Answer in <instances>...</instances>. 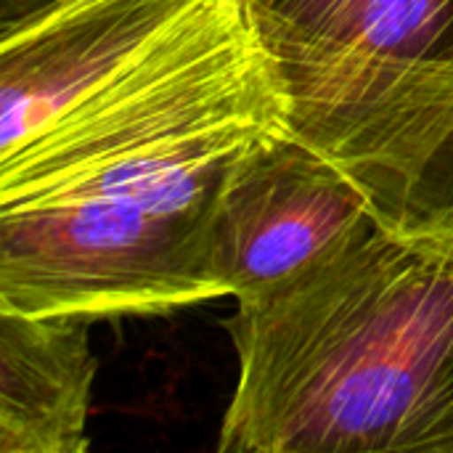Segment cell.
I'll list each match as a JSON object with an SVG mask.
<instances>
[{
    "label": "cell",
    "mask_w": 453,
    "mask_h": 453,
    "mask_svg": "<svg viewBox=\"0 0 453 453\" xmlns=\"http://www.w3.org/2000/svg\"><path fill=\"white\" fill-rule=\"evenodd\" d=\"M289 114L409 72L453 69V0H244Z\"/></svg>",
    "instance_id": "277c9868"
},
{
    "label": "cell",
    "mask_w": 453,
    "mask_h": 453,
    "mask_svg": "<svg viewBox=\"0 0 453 453\" xmlns=\"http://www.w3.org/2000/svg\"><path fill=\"white\" fill-rule=\"evenodd\" d=\"M194 0H61L0 32V154L90 90Z\"/></svg>",
    "instance_id": "5b68a950"
},
{
    "label": "cell",
    "mask_w": 453,
    "mask_h": 453,
    "mask_svg": "<svg viewBox=\"0 0 453 453\" xmlns=\"http://www.w3.org/2000/svg\"><path fill=\"white\" fill-rule=\"evenodd\" d=\"M287 127V96L244 0H194L0 154V311L96 321L218 300L207 234L220 188Z\"/></svg>",
    "instance_id": "6da1fadb"
},
{
    "label": "cell",
    "mask_w": 453,
    "mask_h": 453,
    "mask_svg": "<svg viewBox=\"0 0 453 453\" xmlns=\"http://www.w3.org/2000/svg\"><path fill=\"white\" fill-rule=\"evenodd\" d=\"M80 313L0 311V453H82L98 361Z\"/></svg>",
    "instance_id": "8992f818"
},
{
    "label": "cell",
    "mask_w": 453,
    "mask_h": 453,
    "mask_svg": "<svg viewBox=\"0 0 453 453\" xmlns=\"http://www.w3.org/2000/svg\"><path fill=\"white\" fill-rule=\"evenodd\" d=\"M380 218L361 183L292 127L263 138L228 173L207 234L215 297H260Z\"/></svg>",
    "instance_id": "3957f363"
},
{
    "label": "cell",
    "mask_w": 453,
    "mask_h": 453,
    "mask_svg": "<svg viewBox=\"0 0 453 453\" xmlns=\"http://www.w3.org/2000/svg\"><path fill=\"white\" fill-rule=\"evenodd\" d=\"M61 0H0V32L27 24Z\"/></svg>",
    "instance_id": "52a82bcc"
},
{
    "label": "cell",
    "mask_w": 453,
    "mask_h": 453,
    "mask_svg": "<svg viewBox=\"0 0 453 453\" xmlns=\"http://www.w3.org/2000/svg\"><path fill=\"white\" fill-rule=\"evenodd\" d=\"M223 321L220 453H453V247L385 223Z\"/></svg>",
    "instance_id": "7a4b0ae2"
}]
</instances>
